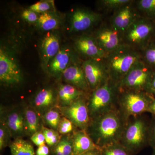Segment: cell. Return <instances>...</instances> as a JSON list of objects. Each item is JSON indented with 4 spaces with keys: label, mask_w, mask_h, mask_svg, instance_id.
<instances>
[{
    "label": "cell",
    "mask_w": 155,
    "mask_h": 155,
    "mask_svg": "<svg viewBox=\"0 0 155 155\" xmlns=\"http://www.w3.org/2000/svg\"><path fill=\"white\" fill-rule=\"evenodd\" d=\"M126 123L116 109L92 119L86 130L101 148L120 142Z\"/></svg>",
    "instance_id": "obj_1"
},
{
    "label": "cell",
    "mask_w": 155,
    "mask_h": 155,
    "mask_svg": "<svg viewBox=\"0 0 155 155\" xmlns=\"http://www.w3.org/2000/svg\"><path fill=\"white\" fill-rule=\"evenodd\" d=\"M104 59L110 79L118 84L132 67L142 60V56L134 48L123 43L107 54Z\"/></svg>",
    "instance_id": "obj_2"
},
{
    "label": "cell",
    "mask_w": 155,
    "mask_h": 155,
    "mask_svg": "<svg viewBox=\"0 0 155 155\" xmlns=\"http://www.w3.org/2000/svg\"><path fill=\"white\" fill-rule=\"evenodd\" d=\"M154 99L145 91L119 90L116 109L126 123L130 118L148 112Z\"/></svg>",
    "instance_id": "obj_3"
},
{
    "label": "cell",
    "mask_w": 155,
    "mask_h": 155,
    "mask_svg": "<svg viewBox=\"0 0 155 155\" xmlns=\"http://www.w3.org/2000/svg\"><path fill=\"white\" fill-rule=\"evenodd\" d=\"M92 91L87 101L91 119L116 109L119 92L118 84L110 79Z\"/></svg>",
    "instance_id": "obj_4"
},
{
    "label": "cell",
    "mask_w": 155,
    "mask_h": 155,
    "mask_svg": "<svg viewBox=\"0 0 155 155\" xmlns=\"http://www.w3.org/2000/svg\"><path fill=\"white\" fill-rule=\"evenodd\" d=\"M148 123L141 116L130 118L125 124L119 142L135 155L149 145Z\"/></svg>",
    "instance_id": "obj_5"
},
{
    "label": "cell",
    "mask_w": 155,
    "mask_h": 155,
    "mask_svg": "<svg viewBox=\"0 0 155 155\" xmlns=\"http://www.w3.org/2000/svg\"><path fill=\"white\" fill-rule=\"evenodd\" d=\"M123 36L125 44L142 50L155 39V21L139 17L123 33Z\"/></svg>",
    "instance_id": "obj_6"
},
{
    "label": "cell",
    "mask_w": 155,
    "mask_h": 155,
    "mask_svg": "<svg viewBox=\"0 0 155 155\" xmlns=\"http://www.w3.org/2000/svg\"><path fill=\"white\" fill-rule=\"evenodd\" d=\"M153 71L142 60L139 61L118 84L119 89L146 91Z\"/></svg>",
    "instance_id": "obj_7"
},
{
    "label": "cell",
    "mask_w": 155,
    "mask_h": 155,
    "mask_svg": "<svg viewBox=\"0 0 155 155\" xmlns=\"http://www.w3.org/2000/svg\"><path fill=\"white\" fill-rule=\"evenodd\" d=\"M83 96L75 100L69 105L64 106L60 109L62 114L75 126L80 130H86L91 119L90 116L87 101Z\"/></svg>",
    "instance_id": "obj_8"
},
{
    "label": "cell",
    "mask_w": 155,
    "mask_h": 155,
    "mask_svg": "<svg viewBox=\"0 0 155 155\" xmlns=\"http://www.w3.org/2000/svg\"><path fill=\"white\" fill-rule=\"evenodd\" d=\"M103 60L89 59L82 64V68L91 90H94L110 79L107 69Z\"/></svg>",
    "instance_id": "obj_9"
},
{
    "label": "cell",
    "mask_w": 155,
    "mask_h": 155,
    "mask_svg": "<svg viewBox=\"0 0 155 155\" xmlns=\"http://www.w3.org/2000/svg\"><path fill=\"white\" fill-rule=\"evenodd\" d=\"M22 74L18 65L7 52L0 49V80L6 84L19 83Z\"/></svg>",
    "instance_id": "obj_10"
},
{
    "label": "cell",
    "mask_w": 155,
    "mask_h": 155,
    "mask_svg": "<svg viewBox=\"0 0 155 155\" xmlns=\"http://www.w3.org/2000/svg\"><path fill=\"white\" fill-rule=\"evenodd\" d=\"M121 33L112 26H104L97 31L95 38L101 47L108 54L123 44Z\"/></svg>",
    "instance_id": "obj_11"
},
{
    "label": "cell",
    "mask_w": 155,
    "mask_h": 155,
    "mask_svg": "<svg viewBox=\"0 0 155 155\" xmlns=\"http://www.w3.org/2000/svg\"><path fill=\"white\" fill-rule=\"evenodd\" d=\"M101 19L99 14L85 9H78L72 14L70 29L75 32L87 30Z\"/></svg>",
    "instance_id": "obj_12"
},
{
    "label": "cell",
    "mask_w": 155,
    "mask_h": 155,
    "mask_svg": "<svg viewBox=\"0 0 155 155\" xmlns=\"http://www.w3.org/2000/svg\"><path fill=\"white\" fill-rule=\"evenodd\" d=\"M76 49L90 59H104L107 53L101 47L95 38L88 35L79 37L75 40Z\"/></svg>",
    "instance_id": "obj_13"
},
{
    "label": "cell",
    "mask_w": 155,
    "mask_h": 155,
    "mask_svg": "<svg viewBox=\"0 0 155 155\" xmlns=\"http://www.w3.org/2000/svg\"><path fill=\"white\" fill-rule=\"evenodd\" d=\"M130 3L116 10L111 19V26L122 33L139 17Z\"/></svg>",
    "instance_id": "obj_14"
},
{
    "label": "cell",
    "mask_w": 155,
    "mask_h": 155,
    "mask_svg": "<svg viewBox=\"0 0 155 155\" xmlns=\"http://www.w3.org/2000/svg\"><path fill=\"white\" fill-rule=\"evenodd\" d=\"M65 80L71 85L83 92L90 90L88 82L82 67L78 65H70L63 72Z\"/></svg>",
    "instance_id": "obj_15"
},
{
    "label": "cell",
    "mask_w": 155,
    "mask_h": 155,
    "mask_svg": "<svg viewBox=\"0 0 155 155\" xmlns=\"http://www.w3.org/2000/svg\"><path fill=\"white\" fill-rule=\"evenodd\" d=\"M72 155H80L91 150L101 149L95 143L86 130L75 131L72 136Z\"/></svg>",
    "instance_id": "obj_16"
},
{
    "label": "cell",
    "mask_w": 155,
    "mask_h": 155,
    "mask_svg": "<svg viewBox=\"0 0 155 155\" xmlns=\"http://www.w3.org/2000/svg\"><path fill=\"white\" fill-rule=\"evenodd\" d=\"M60 51V42L54 34L48 33L43 39L41 45L42 58L45 67H47L50 61Z\"/></svg>",
    "instance_id": "obj_17"
},
{
    "label": "cell",
    "mask_w": 155,
    "mask_h": 155,
    "mask_svg": "<svg viewBox=\"0 0 155 155\" xmlns=\"http://www.w3.org/2000/svg\"><path fill=\"white\" fill-rule=\"evenodd\" d=\"M71 55L69 50H60L50 62L49 71L53 75H58L67 69L70 61Z\"/></svg>",
    "instance_id": "obj_18"
},
{
    "label": "cell",
    "mask_w": 155,
    "mask_h": 155,
    "mask_svg": "<svg viewBox=\"0 0 155 155\" xmlns=\"http://www.w3.org/2000/svg\"><path fill=\"white\" fill-rule=\"evenodd\" d=\"M59 98L64 106H67L78 98L84 95V92L71 84L60 87L58 91Z\"/></svg>",
    "instance_id": "obj_19"
},
{
    "label": "cell",
    "mask_w": 155,
    "mask_h": 155,
    "mask_svg": "<svg viewBox=\"0 0 155 155\" xmlns=\"http://www.w3.org/2000/svg\"><path fill=\"white\" fill-rule=\"evenodd\" d=\"M11 155H36L33 147L22 138H17L10 145Z\"/></svg>",
    "instance_id": "obj_20"
},
{
    "label": "cell",
    "mask_w": 155,
    "mask_h": 155,
    "mask_svg": "<svg viewBox=\"0 0 155 155\" xmlns=\"http://www.w3.org/2000/svg\"><path fill=\"white\" fill-rule=\"evenodd\" d=\"M38 23L42 30L50 31L58 28L60 21L55 15L49 12H47L40 15Z\"/></svg>",
    "instance_id": "obj_21"
},
{
    "label": "cell",
    "mask_w": 155,
    "mask_h": 155,
    "mask_svg": "<svg viewBox=\"0 0 155 155\" xmlns=\"http://www.w3.org/2000/svg\"><path fill=\"white\" fill-rule=\"evenodd\" d=\"M54 101V96L51 90L43 89L37 94L34 100L37 107L40 109L47 108L51 105Z\"/></svg>",
    "instance_id": "obj_22"
},
{
    "label": "cell",
    "mask_w": 155,
    "mask_h": 155,
    "mask_svg": "<svg viewBox=\"0 0 155 155\" xmlns=\"http://www.w3.org/2000/svg\"><path fill=\"white\" fill-rule=\"evenodd\" d=\"M7 125L9 129L15 133L22 132L25 126L24 119L21 114L17 113H12L8 116Z\"/></svg>",
    "instance_id": "obj_23"
},
{
    "label": "cell",
    "mask_w": 155,
    "mask_h": 155,
    "mask_svg": "<svg viewBox=\"0 0 155 155\" xmlns=\"http://www.w3.org/2000/svg\"><path fill=\"white\" fill-rule=\"evenodd\" d=\"M73 142L72 137H66L61 138L54 147L53 153L54 155H72Z\"/></svg>",
    "instance_id": "obj_24"
},
{
    "label": "cell",
    "mask_w": 155,
    "mask_h": 155,
    "mask_svg": "<svg viewBox=\"0 0 155 155\" xmlns=\"http://www.w3.org/2000/svg\"><path fill=\"white\" fill-rule=\"evenodd\" d=\"M142 60L147 65L155 70V39L142 50Z\"/></svg>",
    "instance_id": "obj_25"
},
{
    "label": "cell",
    "mask_w": 155,
    "mask_h": 155,
    "mask_svg": "<svg viewBox=\"0 0 155 155\" xmlns=\"http://www.w3.org/2000/svg\"><path fill=\"white\" fill-rule=\"evenodd\" d=\"M25 125L29 133L32 135L39 131V119L35 112L31 110H27L25 111Z\"/></svg>",
    "instance_id": "obj_26"
},
{
    "label": "cell",
    "mask_w": 155,
    "mask_h": 155,
    "mask_svg": "<svg viewBox=\"0 0 155 155\" xmlns=\"http://www.w3.org/2000/svg\"><path fill=\"white\" fill-rule=\"evenodd\" d=\"M137 7L144 14V17L155 21V0L138 1Z\"/></svg>",
    "instance_id": "obj_27"
},
{
    "label": "cell",
    "mask_w": 155,
    "mask_h": 155,
    "mask_svg": "<svg viewBox=\"0 0 155 155\" xmlns=\"http://www.w3.org/2000/svg\"><path fill=\"white\" fill-rule=\"evenodd\" d=\"M101 155H134L120 142L101 148Z\"/></svg>",
    "instance_id": "obj_28"
},
{
    "label": "cell",
    "mask_w": 155,
    "mask_h": 155,
    "mask_svg": "<svg viewBox=\"0 0 155 155\" xmlns=\"http://www.w3.org/2000/svg\"><path fill=\"white\" fill-rule=\"evenodd\" d=\"M42 131L45 136L47 144L49 147L55 146L61 139L59 132L42 126Z\"/></svg>",
    "instance_id": "obj_29"
},
{
    "label": "cell",
    "mask_w": 155,
    "mask_h": 155,
    "mask_svg": "<svg viewBox=\"0 0 155 155\" xmlns=\"http://www.w3.org/2000/svg\"><path fill=\"white\" fill-rule=\"evenodd\" d=\"M44 117L45 121L49 126L54 129H58L61 120V116L58 111L50 110L45 114Z\"/></svg>",
    "instance_id": "obj_30"
},
{
    "label": "cell",
    "mask_w": 155,
    "mask_h": 155,
    "mask_svg": "<svg viewBox=\"0 0 155 155\" xmlns=\"http://www.w3.org/2000/svg\"><path fill=\"white\" fill-rule=\"evenodd\" d=\"M74 124L66 117L61 119L58 125V132L61 134H66L70 133L73 130Z\"/></svg>",
    "instance_id": "obj_31"
},
{
    "label": "cell",
    "mask_w": 155,
    "mask_h": 155,
    "mask_svg": "<svg viewBox=\"0 0 155 155\" xmlns=\"http://www.w3.org/2000/svg\"><path fill=\"white\" fill-rule=\"evenodd\" d=\"M131 2L129 0H104L101 1V3L106 8L117 10Z\"/></svg>",
    "instance_id": "obj_32"
},
{
    "label": "cell",
    "mask_w": 155,
    "mask_h": 155,
    "mask_svg": "<svg viewBox=\"0 0 155 155\" xmlns=\"http://www.w3.org/2000/svg\"><path fill=\"white\" fill-rule=\"evenodd\" d=\"M51 4L47 1L38 2L29 7V10L35 13H45L48 12L51 8Z\"/></svg>",
    "instance_id": "obj_33"
},
{
    "label": "cell",
    "mask_w": 155,
    "mask_h": 155,
    "mask_svg": "<svg viewBox=\"0 0 155 155\" xmlns=\"http://www.w3.org/2000/svg\"><path fill=\"white\" fill-rule=\"evenodd\" d=\"M148 136L149 146L155 148V117L153 116V119L148 123Z\"/></svg>",
    "instance_id": "obj_34"
},
{
    "label": "cell",
    "mask_w": 155,
    "mask_h": 155,
    "mask_svg": "<svg viewBox=\"0 0 155 155\" xmlns=\"http://www.w3.org/2000/svg\"><path fill=\"white\" fill-rule=\"evenodd\" d=\"M31 140L35 145L38 147L44 145L46 143L45 136L42 131H37L32 134Z\"/></svg>",
    "instance_id": "obj_35"
},
{
    "label": "cell",
    "mask_w": 155,
    "mask_h": 155,
    "mask_svg": "<svg viewBox=\"0 0 155 155\" xmlns=\"http://www.w3.org/2000/svg\"><path fill=\"white\" fill-rule=\"evenodd\" d=\"M22 16L23 19L29 22H35L38 19L36 13L29 9L23 11Z\"/></svg>",
    "instance_id": "obj_36"
},
{
    "label": "cell",
    "mask_w": 155,
    "mask_h": 155,
    "mask_svg": "<svg viewBox=\"0 0 155 155\" xmlns=\"http://www.w3.org/2000/svg\"><path fill=\"white\" fill-rule=\"evenodd\" d=\"M146 92L155 98V70H154Z\"/></svg>",
    "instance_id": "obj_37"
},
{
    "label": "cell",
    "mask_w": 155,
    "mask_h": 155,
    "mask_svg": "<svg viewBox=\"0 0 155 155\" xmlns=\"http://www.w3.org/2000/svg\"><path fill=\"white\" fill-rule=\"evenodd\" d=\"M5 130V127L1 125L0 128V149L1 150L5 146L7 142V134Z\"/></svg>",
    "instance_id": "obj_38"
},
{
    "label": "cell",
    "mask_w": 155,
    "mask_h": 155,
    "mask_svg": "<svg viewBox=\"0 0 155 155\" xmlns=\"http://www.w3.org/2000/svg\"><path fill=\"white\" fill-rule=\"evenodd\" d=\"M49 149L48 147L45 145L39 147L36 151V155H49Z\"/></svg>",
    "instance_id": "obj_39"
},
{
    "label": "cell",
    "mask_w": 155,
    "mask_h": 155,
    "mask_svg": "<svg viewBox=\"0 0 155 155\" xmlns=\"http://www.w3.org/2000/svg\"><path fill=\"white\" fill-rule=\"evenodd\" d=\"M80 155H101V149L91 150Z\"/></svg>",
    "instance_id": "obj_40"
},
{
    "label": "cell",
    "mask_w": 155,
    "mask_h": 155,
    "mask_svg": "<svg viewBox=\"0 0 155 155\" xmlns=\"http://www.w3.org/2000/svg\"><path fill=\"white\" fill-rule=\"evenodd\" d=\"M148 112L150 113L153 117H155V98L150 104Z\"/></svg>",
    "instance_id": "obj_41"
},
{
    "label": "cell",
    "mask_w": 155,
    "mask_h": 155,
    "mask_svg": "<svg viewBox=\"0 0 155 155\" xmlns=\"http://www.w3.org/2000/svg\"><path fill=\"white\" fill-rule=\"evenodd\" d=\"M152 155H155V148L153 149Z\"/></svg>",
    "instance_id": "obj_42"
}]
</instances>
